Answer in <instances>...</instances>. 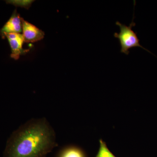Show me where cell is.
<instances>
[{
  "instance_id": "obj_1",
  "label": "cell",
  "mask_w": 157,
  "mask_h": 157,
  "mask_svg": "<svg viewBox=\"0 0 157 157\" xmlns=\"http://www.w3.org/2000/svg\"><path fill=\"white\" fill-rule=\"evenodd\" d=\"M57 145L56 134L48 121L33 118L11 134L3 157H45Z\"/></svg>"
},
{
  "instance_id": "obj_2",
  "label": "cell",
  "mask_w": 157,
  "mask_h": 157,
  "mask_svg": "<svg viewBox=\"0 0 157 157\" xmlns=\"http://www.w3.org/2000/svg\"><path fill=\"white\" fill-rule=\"evenodd\" d=\"M134 13L132 22L129 26L122 24L119 21L116 22V25L119 27L120 32L119 33H114V37L119 40L121 46V52L128 55L130 53L129 50L131 48L140 47L151 53L150 51L140 45L139 39L137 38V33H135L132 30V28L136 25L134 21Z\"/></svg>"
},
{
  "instance_id": "obj_3",
  "label": "cell",
  "mask_w": 157,
  "mask_h": 157,
  "mask_svg": "<svg viewBox=\"0 0 157 157\" xmlns=\"http://www.w3.org/2000/svg\"><path fill=\"white\" fill-rule=\"evenodd\" d=\"M7 38L11 49V57L15 60H17L20 56L27 52L28 50L23 48V44L24 39L22 34L11 33L5 34L2 39Z\"/></svg>"
},
{
  "instance_id": "obj_4",
  "label": "cell",
  "mask_w": 157,
  "mask_h": 157,
  "mask_svg": "<svg viewBox=\"0 0 157 157\" xmlns=\"http://www.w3.org/2000/svg\"><path fill=\"white\" fill-rule=\"evenodd\" d=\"M22 35L26 43L35 42L42 40L45 33L36 26L26 21L21 17Z\"/></svg>"
},
{
  "instance_id": "obj_5",
  "label": "cell",
  "mask_w": 157,
  "mask_h": 157,
  "mask_svg": "<svg viewBox=\"0 0 157 157\" xmlns=\"http://www.w3.org/2000/svg\"><path fill=\"white\" fill-rule=\"evenodd\" d=\"M22 33L21 17L15 9L11 17L0 29V35L3 38L5 34L15 33L21 34Z\"/></svg>"
},
{
  "instance_id": "obj_6",
  "label": "cell",
  "mask_w": 157,
  "mask_h": 157,
  "mask_svg": "<svg viewBox=\"0 0 157 157\" xmlns=\"http://www.w3.org/2000/svg\"><path fill=\"white\" fill-rule=\"evenodd\" d=\"M56 157H86L82 150L74 146L66 147L58 153Z\"/></svg>"
},
{
  "instance_id": "obj_7",
  "label": "cell",
  "mask_w": 157,
  "mask_h": 157,
  "mask_svg": "<svg viewBox=\"0 0 157 157\" xmlns=\"http://www.w3.org/2000/svg\"><path fill=\"white\" fill-rule=\"evenodd\" d=\"M96 157H115L107 148L106 144L102 140H100V148Z\"/></svg>"
},
{
  "instance_id": "obj_8",
  "label": "cell",
  "mask_w": 157,
  "mask_h": 157,
  "mask_svg": "<svg viewBox=\"0 0 157 157\" xmlns=\"http://www.w3.org/2000/svg\"><path fill=\"white\" fill-rule=\"evenodd\" d=\"M34 1H18V0H11L7 1L6 3L11 4L16 7H21L28 9L30 7Z\"/></svg>"
}]
</instances>
